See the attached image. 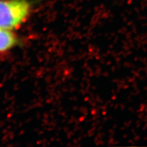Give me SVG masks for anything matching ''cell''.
Instances as JSON below:
<instances>
[{
    "instance_id": "cell-2",
    "label": "cell",
    "mask_w": 147,
    "mask_h": 147,
    "mask_svg": "<svg viewBox=\"0 0 147 147\" xmlns=\"http://www.w3.org/2000/svg\"><path fill=\"white\" fill-rule=\"evenodd\" d=\"M20 44V39L13 30L0 27V54L14 49Z\"/></svg>"
},
{
    "instance_id": "cell-1",
    "label": "cell",
    "mask_w": 147,
    "mask_h": 147,
    "mask_svg": "<svg viewBox=\"0 0 147 147\" xmlns=\"http://www.w3.org/2000/svg\"><path fill=\"white\" fill-rule=\"evenodd\" d=\"M32 10L29 0H0V27L15 31L27 21Z\"/></svg>"
}]
</instances>
